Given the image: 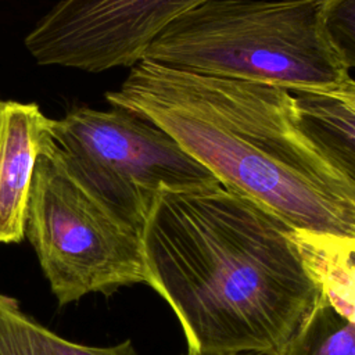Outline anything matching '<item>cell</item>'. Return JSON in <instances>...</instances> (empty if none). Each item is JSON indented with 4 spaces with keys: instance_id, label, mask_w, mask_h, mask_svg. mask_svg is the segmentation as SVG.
Wrapping results in <instances>:
<instances>
[{
    "instance_id": "9c48e42d",
    "label": "cell",
    "mask_w": 355,
    "mask_h": 355,
    "mask_svg": "<svg viewBox=\"0 0 355 355\" xmlns=\"http://www.w3.org/2000/svg\"><path fill=\"white\" fill-rule=\"evenodd\" d=\"M0 355H139L130 340L94 347L69 341L26 315L17 298L0 293Z\"/></svg>"
},
{
    "instance_id": "6da1fadb",
    "label": "cell",
    "mask_w": 355,
    "mask_h": 355,
    "mask_svg": "<svg viewBox=\"0 0 355 355\" xmlns=\"http://www.w3.org/2000/svg\"><path fill=\"white\" fill-rule=\"evenodd\" d=\"M140 237L146 283L197 355H279L319 294L294 230L220 183L159 190Z\"/></svg>"
},
{
    "instance_id": "30bf717a",
    "label": "cell",
    "mask_w": 355,
    "mask_h": 355,
    "mask_svg": "<svg viewBox=\"0 0 355 355\" xmlns=\"http://www.w3.org/2000/svg\"><path fill=\"white\" fill-rule=\"evenodd\" d=\"M294 237L319 293L355 324V266L338 251L333 236L294 230Z\"/></svg>"
},
{
    "instance_id": "5b68a950",
    "label": "cell",
    "mask_w": 355,
    "mask_h": 355,
    "mask_svg": "<svg viewBox=\"0 0 355 355\" xmlns=\"http://www.w3.org/2000/svg\"><path fill=\"white\" fill-rule=\"evenodd\" d=\"M25 237L60 306L146 283L141 237L53 157L36 162Z\"/></svg>"
},
{
    "instance_id": "3957f363",
    "label": "cell",
    "mask_w": 355,
    "mask_h": 355,
    "mask_svg": "<svg viewBox=\"0 0 355 355\" xmlns=\"http://www.w3.org/2000/svg\"><path fill=\"white\" fill-rule=\"evenodd\" d=\"M323 0H208L169 24L143 58L209 76L330 92L349 72L323 31Z\"/></svg>"
},
{
    "instance_id": "7c38bea8",
    "label": "cell",
    "mask_w": 355,
    "mask_h": 355,
    "mask_svg": "<svg viewBox=\"0 0 355 355\" xmlns=\"http://www.w3.org/2000/svg\"><path fill=\"white\" fill-rule=\"evenodd\" d=\"M323 31L343 67L355 68V0H323Z\"/></svg>"
},
{
    "instance_id": "8992f818",
    "label": "cell",
    "mask_w": 355,
    "mask_h": 355,
    "mask_svg": "<svg viewBox=\"0 0 355 355\" xmlns=\"http://www.w3.org/2000/svg\"><path fill=\"white\" fill-rule=\"evenodd\" d=\"M208 0H61L26 33L36 64L90 73L140 61L176 18Z\"/></svg>"
},
{
    "instance_id": "8fae6325",
    "label": "cell",
    "mask_w": 355,
    "mask_h": 355,
    "mask_svg": "<svg viewBox=\"0 0 355 355\" xmlns=\"http://www.w3.org/2000/svg\"><path fill=\"white\" fill-rule=\"evenodd\" d=\"M279 355H355V324L318 298Z\"/></svg>"
},
{
    "instance_id": "7a4b0ae2",
    "label": "cell",
    "mask_w": 355,
    "mask_h": 355,
    "mask_svg": "<svg viewBox=\"0 0 355 355\" xmlns=\"http://www.w3.org/2000/svg\"><path fill=\"white\" fill-rule=\"evenodd\" d=\"M105 100L169 133L223 187L293 230L355 239V190L297 129L290 90L141 58Z\"/></svg>"
},
{
    "instance_id": "ba28073f",
    "label": "cell",
    "mask_w": 355,
    "mask_h": 355,
    "mask_svg": "<svg viewBox=\"0 0 355 355\" xmlns=\"http://www.w3.org/2000/svg\"><path fill=\"white\" fill-rule=\"evenodd\" d=\"M291 93L297 129L355 190V108L330 92L295 90Z\"/></svg>"
},
{
    "instance_id": "277c9868",
    "label": "cell",
    "mask_w": 355,
    "mask_h": 355,
    "mask_svg": "<svg viewBox=\"0 0 355 355\" xmlns=\"http://www.w3.org/2000/svg\"><path fill=\"white\" fill-rule=\"evenodd\" d=\"M53 157L139 233L154 196L219 183L169 133L126 110L73 107L51 126Z\"/></svg>"
},
{
    "instance_id": "4fadbf2b",
    "label": "cell",
    "mask_w": 355,
    "mask_h": 355,
    "mask_svg": "<svg viewBox=\"0 0 355 355\" xmlns=\"http://www.w3.org/2000/svg\"><path fill=\"white\" fill-rule=\"evenodd\" d=\"M330 93L340 97L348 105L355 108V79L348 76L337 89L330 90Z\"/></svg>"
},
{
    "instance_id": "5bb4252c",
    "label": "cell",
    "mask_w": 355,
    "mask_h": 355,
    "mask_svg": "<svg viewBox=\"0 0 355 355\" xmlns=\"http://www.w3.org/2000/svg\"><path fill=\"white\" fill-rule=\"evenodd\" d=\"M334 244L338 248V251L355 266V239L348 237H334Z\"/></svg>"
},
{
    "instance_id": "9a60e30c",
    "label": "cell",
    "mask_w": 355,
    "mask_h": 355,
    "mask_svg": "<svg viewBox=\"0 0 355 355\" xmlns=\"http://www.w3.org/2000/svg\"><path fill=\"white\" fill-rule=\"evenodd\" d=\"M187 355H197V354L189 352ZM236 355H270V354H257V352H248V354H236Z\"/></svg>"
},
{
    "instance_id": "52a82bcc",
    "label": "cell",
    "mask_w": 355,
    "mask_h": 355,
    "mask_svg": "<svg viewBox=\"0 0 355 355\" xmlns=\"http://www.w3.org/2000/svg\"><path fill=\"white\" fill-rule=\"evenodd\" d=\"M53 121L36 103L0 100V244L25 237L35 166L54 150Z\"/></svg>"
}]
</instances>
